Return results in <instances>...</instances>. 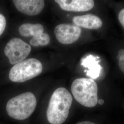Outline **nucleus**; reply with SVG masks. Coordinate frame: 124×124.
<instances>
[{
	"mask_svg": "<svg viewBox=\"0 0 124 124\" xmlns=\"http://www.w3.org/2000/svg\"><path fill=\"white\" fill-rule=\"evenodd\" d=\"M73 98L71 94L64 87L56 89L52 95L46 115L50 123L62 124L69 114Z\"/></svg>",
	"mask_w": 124,
	"mask_h": 124,
	"instance_id": "1",
	"label": "nucleus"
},
{
	"mask_svg": "<svg viewBox=\"0 0 124 124\" xmlns=\"http://www.w3.org/2000/svg\"><path fill=\"white\" fill-rule=\"evenodd\" d=\"M71 90L75 100L82 105L93 108L97 104L98 85L93 79H76L72 84Z\"/></svg>",
	"mask_w": 124,
	"mask_h": 124,
	"instance_id": "2",
	"label": "nucleus"
},
{
	"mask_svg": "<svg viewBox=\"0 0 124 124\" xmlns=\"http://www.w3.org/2000/svg\"><path fill=\"white\" fill-rule=\"evenodd\" d=\"M36 104L35 96L27 92L10 99L7 104L6 110L9 116L14 119L25 120L34 112Z\"/></svg>",
	"mask_w": 124,
	"mask_h": 124,
	"instance_id": "3",
	"label": "nucleus"
},
{
	"mask_svg": "<svg viewBox=\"0 0 124 124\" xmlns=\"http://www.w3.org/2000/svg\"><path fill=\"white\" fill-rule=\"evenodd\" d=\"M43 70L41 62L34 58L24 60L15 64L9 72L10 80L14 82H23L39 75Z\"/></svg>",
	"mask_w": 124,
	"mask_h": 124,
	"instance_id": "4",
	"label": "nucleus"
},
{
	"mask_svg": "<svg viewBox=\"0 0 124 124\" xmlns=\"http://www.w3.org/2000/svg\"><path fill=\"white\" fill-rule=\"evenodd\" d=\"M31 51L30 45L19 38H14L6 45L4 53L8 58L9 62L11 64H16L24 60Z\"/></svg>",
	"mask_w": 124,
	"mask_h": 124,
	"instance_id": "5",
	"label": "nucleus"
},
{
	"mask_svg": "<svg viewBox=\"0 0 124 124\" xmlns=\"http://www.w3.org/2000/svg\"><path fill=\"white\" fill-rule=\"evenodd\" d=\"M19 32L24 37L33 36L30 41L32 46H44L48 44L50 41L49 35L44 33V28L40 23H24L19 28Z\"/></svg>",
	"mask_w": 124,
	"mask_h": 124,
	"instance_id": "6",
	"label": "nucleus"
},
{
	"mask_svg": "<svg viewBox=\"0 0 124 124\" xmlns=\"http://www.w3.org/2000/svg\"><path fill=\"white\" fill-rule=\"evenodd\" d=\"M56 39L62 44L69 45L75 42L80 37L81 30L80 27L72 24H60L54 31Z\"/></svg>",
	"mask_w": 124,
	"mask_h": 124,
	"instance_id": "7",
	"label": "nucleus"
},
{
	"mask_svg": "<svg viewBox=\"0 0 124 124\" xmlns=\"http://www.w3.org/2000/svg\"><path fill=\"white\" fill-rule=\"evenodd\" d=\"M13 2L19 12L29 16L40 13L45 6L44 0H14Z\"/></svg>",
	"mask_w": 124,
	"mask_h": 124,
	"instance_id": "8",
	"label": "nucleus"
},
{
	"mask_svg": "<svg viewBox=\"0 0 124 124\" xmlns=\"http://www.w3.org/2000/svg\"><path fill=\"white\" fill-rule=\"evenodd\" d=\"M61 9L70 12H86L94 6L93 0H56Z\"/></svg>",
	"mask_w": 124,
	"mask_h": 124,
	"instance_id": "9",
	"label": "nucleus"
},
{
	"mask_svg": "<svg viewBox=\"0 0 124 124\" xmlns=\"http://www.w3.org/2000/svg\"><path fill=\"white\" fill-rule=\"evenodd\" d=\"M73 22L78 26L90 30L98 29L102 25L101 18L91 14L75 16L73 18Z\"/></svg>",
	"mask_w": 124,
	"mask_h": 124,
	"instance_id": "10",
	"label": "nucleus"
},
{
	"mask_svg": "<svg viewBox=\"0 0 124 124\" xmlns=\"http://www.w3.org/2000/svg\"><path fill=\"white\" fill-rule=\"evenodd\" d=\"M94 58L93 56L90 55L83 58L81 62V65L85 67L88 68L89 71L87 72V75L91 78L94 79L96 78L98 76V65H95L94 62L96 61H94Z\"/></svg>",
	"mask_w": 124,
	"mask_h": 124,
	"instance_id": "11",
	"label": "nucleus"
},
{
	"mask_svg": "<svg viewBox=\"0 0 124 124\" xmlns=\"http://www.w3.org/2000/svg\"><path fill=\"white\" fill-rule=\"evenodd\" d=\"M117 59L119 60L120 70L124 73V49H121L119 51Z\"/></svg>",
	"mask_w": 124,
	"mask_h": 124,
	"instance_id": "12",
	"label": "nucleus"
},
{
	"mask_svg": "<svg viewBox=\"0 0 124 124\" xmlns=\"http://www.w3.org/2000/svg\"><path fill=\"white\" fill-rule=\"evenodd\" d=\"M6 26V19L4 16L0 13V36L4 31Z\"/></svg>",
	"mask_w": 124,
	"mask_h": 124,
	"instance_id": "13",
	"label": "nucleus"
},
{
	"mask_svg": "<svg viewBox=\"0 0 124 124\" xmlns=\"http://www.w3.org/2000/svg\"><path fill=\"white\" fill-rule=\"evenodd\" d=\"M119 20L122 26L124 28V8L120 11L118 16Z\"/></svg>",
	"mask_w": 124,
	"mask_h": 124,
	"instance_id": "14",
	"label": "nucleus"
},
{
	"mask_svg": "<svg viewBox=\"0 0 124 124\" xmlns=\"http://www.w3.org/2000/svg\"><path fill=\"white\" fill-rule=\"evenodd\" d=\"M76 124H95L94 123H93L92 122L89 121H82V122H80L77 123Z\"/></svg>",
	"mask_w": 124,
	"mask_h": 124,
	"instance_id": "15",
	"label": "nucleus"
},
{
	"mask_svg": "<svg viewBox=\"0 0 124 124\" xmlns=\"http://www.w3.org/2000/svg\"><path fill=\"white\" fill-rule=\"evenodd\" d=\"M98 102L99 105H102L104 103V101L102 99H100L98 100Z\"/></svg>",
	"mask_w": 124,
	"mask_h": 124,
	"instance_id": "16",
	"label": "nucleus"
}]
</instances>
